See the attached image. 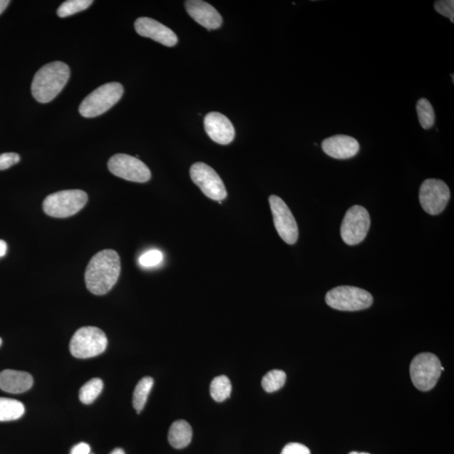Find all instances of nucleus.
<instances>
[{
  "label": "nucleus",
  "mask_w": 454,
  "mask_h": 454,
  "mask_svg": "<svg viewBox=\"0 0 454 454\" xmlns=\"http://www.w3.org/2000/svg\"><path fill=\"white\" fill-rule=\"evenodd\" d=\"M120 270V256L115 250L105 249L97 252L86 271L88 289L96 296H104L115 287Z\"/></svg>",
  "instance_id": "f257e3e1"
},
{
  "label": "nucleus",
  "mask_w": 454,
  "mask_h": 454,
  "mask_svg": "<svg viewBox=\"0 0 454 454\" xmlns=\"http://www.w3.org/2000/svg\"><path fill=\"white\" fill-rule=\"evenodd\" d=\"M70 78V68L63 62L45 65L35 74L31 84L32 96L36 101L46 104L62 91Z\"/></svg>",
  "instance_id": "f03ea898"
},
{
  "label": "nucleus",
  "mask_w": 454,
  "mask_h": 454,
  "mask_svg": "<svg viewBox=\"0 0 454 454\" xmlns=\"http://www.w3.org/2000/svg\"><path fill=\"white\" fill-rule=\"evenodd\" d=\"M86 192L70 190L56 192L46 197L42 205L44 212L54 218H68L76 215L88 202Z\"/></svg>",
  "instance_id": "7ed1b4c3"
},
{
  "label": "nucleus",
  "mask_w": 454,
  "mask_h": 454,
  "mask_svg": "<svg viewBox=\"0 0 454 454\" xmlns=\"http://www.w3.org/2000/svg\"><path fill=\"white\" fill-rule=\"evenodd\" d=\"M123 93L124 88L120 83H105L84 98L79 106V113L86 118L101 115L121 99Z\"/></svg>",
  "instance_id": "20e7f679"
},
{
  "label": "nucleus",
  "mask_w": 454,
  "mask_h": 454,
  "mask_svg": "<svg viewBox=\"0 0 454 454\" xmlns=\"http://www.w3.org/2000/svg\"><path fill=\"white\" fill-rule=\"evenodd\" d=\"M444 368L436 355L423 353L416 355L410 366L411 381L418 390L429 391L437 385Z\"/></svg>",
  "instance_id": "39448f33"
},
{
  "label": "nucleus",
  "mask_w": 454,
  "mask_h": 454,
  "mask_svg": "<svg viewBox=\"0 0 454 454\" xmlns=\"http://www.w3.org/2000/svg\"><path fill=\"white\" fill-rule=\"evenodd\" d=\"M108 339L104 331L96 326L81 327L70 341V353L77 358H90L104 353Z\"/></svg>",
  "instance_id": "423d86ee"
},
{
  "label": "nucleus",
  "mask_w": 454,
  "mask_h": 454,
  "mask_svg": "<svg viewBox=\"0 0 454 454\" xmlns=\"http://www.w3.org/2000/svg\"><path fill=\"white\" fill-rule=\"evenodd\" d=\"M326 302L332 309L343 311L365 310L373 305V298L367 290L354 287H339L330 290Z\"/></svg>",
  "instance_id": "0eeeda50"
},
{
  "label": "nucleus",
  "mask_w": 454,
  "mask_h": 454,
  "mask_svg": "<svg viewBox=\"0 0 454 454\" xmlns=\"http://www.w3.org/2000/svg\"><path fill=\"white\" fill-rule=\"evenodd\" d=\"M371 215L361 205H354L344 218L341 236L346 244L354 246L362 242L371 228Z\"/></svg>",
  "instance_id": "6e6552de"
},
{
  "label": "nucleus",
  "mask_w": 454,
  "mask_h": 454,
  "mask_svg": "<svg viewBox=\"0 0 454 454\" xmlns=\"http://www.w3.org/2000/svg\"><path fill=\"white\" fill-rule=\"evenodd\" d=\"M190 177L208 198L215 201H222L227 198L226 187L221 177L212 167L204 162H196L190 167Z\"/></svg>",
  "instance_id": "1a4fd4ad"
},
{
  "label": "nucleus",
  "mask_w": 454,
  "mask_h": 454,
  "mask_svg": "<svg viewBox=\"0 0 454 454\" xmlns=\"http://www.w3.org/2000/svg\"><path fill=\"white\" fill-rule=\"evenodd\" d=\"M450 196V190L443 180L428 179L421 185L420 203L421 207L429 215L441 214L445 210Z\"/></svg>",
  "instance_id": "9d476101"
},
{
  "label": "nucleus",
  "mask_w": 454,
  "mask_h": 454,
  "mask_svg": "<svg viewBox=\"0 0 454 454\" xmlns=\"http://www.w3.org/2000/svg\"><path fill=\"white\" fill-rule=\"evenodd\" d=\"M108 168L111 174L135 182H146L152 176L151 171L143 162L128 154H115L111 157L108 162Z\"/></svg>",
  "instance_id": "9b49d317"
},
{
  "label": "nucleus",
  "mask_w": 454,
  "mask_h": 454,
  "mask_svg": "<svg viewBox=\"0 0 454 454\" xmlns=\"http://www.w3.org/2000/svg\"><path fill=\"white\" fill-rule=\"evenodd\" d=\"M269 205L274 223L279 235L289 245L296 243L299 237L298 225L288 205L277 195H271Z\"/></svg>",
  "instance_id": "f8f14e48"
},
{
  "label": "nucleus",
  "mask_w": 454,
  "mask_h": 454,
  "mask_svg": "<svg viewBox=\"0 0 454 454\" xmlns=\"http://www.w3.org/2000/svg\"><path fill=\"white\" fill-rule=\"evenodd\" d=\"M138 34L148 37L166 46H174L177 43V36L170 28L153 19L140 17L135 22Z\"/></svg>",
  "instance_id": "ddd939ff"
},
{
  "label": "nucleus",
  "mask_w": 454,
  "mask_h": 454,
  "mask_svg": "<svg viewBox=\"0 0 454 454\" xmlns=\"http://www.w3.org/2000/svg\"><path fill=\"white\" fill-rule=\"evenodd\" d=\"M205 129L215 143L230 144L235 138V128L231 120L219 112H210L205 118Z\"/></svg>",
  "instance_id": "4468645a"
},
{
  "label": "nucleus",
  "mask_w": 454,
  "mask_h": 454,
  "mask_svg": "<svg viewBox=\"0 0 454 454\" xmlns=\"http://www.w3.org/2000/svg\"><path fill=\"white\" fill-rule=\"evenodd\" d=\"M185 8L189 15L200 26L208 30H215L222 25V17L210 4L201 0L185 1Z\"/></svg>",
  "instance_id": "2eb2a0df"
},
{
  "label": "nucleus",
  "mask_w": 454,
  "mask_h": 454,
  "mask_svg": "<svg viewBox=\"0 0 454 454\" xmlns=\"http://www.w3.org/2000/svg\"><path fill=\"white\" fill-rule=\"evenodd\" d=\"M321 148L331 158L349 159L357 155L360 147L355 138L346 135H336L323 140Z\"/></svg>",
  "instance_id": "dca6fc26"
},
{
  "label": "nucleus",
  "mask_w": 454,
  "mask_h": 454,
  "mask_svg": "<svg viewBox=\"0 0 454 454\" xmlns=\"http://www.w3.org/2000/svg\"><path fill=\"white\" fill-rule=\"evenodd\" d=\"M33 378L30 373L6 369L0 372V388L11 394H21L33 386Z\"/></svg>",
  "instance_id": "f3484780"
},
{
  "label": "nucleus",
  "mask_w": 454,
  "mask_h": 454,
  "mask_svg": "<svg viewBox=\"0 0 454 454\" xmlns=\"http://www.w3.org/2000/svg\"><path fill=\"white\" fill-rule=\"evenodd\" d=\"M193 432L190 425L184 420L175 421L168 432V441L172 447L177 449L185 448L191 442Z\"/></svg>",
  "instance_id": "a211bd4d"
},
{
  "label": "nucleus",
  "mask_w": 454,
  "mask_h": 454,
  "mask_svg": "<svg viewBox=\"0 0 454 454\" xmlns=\"http://www.w3.org/2000/svg\"><path fill=\"white\" fill-rule=\"evenodd\" d=\"M25 414V406L21 401L0 397V421L20 419Z\"/></svg>",
  "instance_id": "6ab92c4d"
},
{
  "label": "nucleus",
  "mask_w": 454,
  "mask_h": 454,
  "mask_svg": "<svg viewBox=\"0 0 454 454\" xmlns=\"http://www.w3.org/2000/svg\"><path fill=\"white\" fill-rule=\"evenodd\" d=\"M154 385L152 377L146 376L140 380L135 388L133 403L135 411L139 414L142 413L148 398Z\"/></svg>",
  "instance_id": "aec40b11"
},
{
  "label": "nucleus",
  "mask_w": 454,
  "mask_h": 454,
  "mask_svg": "<svg viewBox=\"0 0 454 454\" xmlns=\"http://www.w3.org/2000/svg\"><path fill=\"white\" fill-rule=\"evenodd\" d=\"M210 396L215 401L222 402L230 397L232 393V383L229 378L225 376H217L214 378L210 388Z\"/></svg>",
  "instance_id": "412c9836"
},
{
  "label": "nucleus",
  "mask_w": 454,
  "mask_h": 454,
  "mask_svg": "<svg viewBox=\"0 0 454 454\" xmlns=\"http://www.w3.org/2000/svg\"><path fill=\"white\" fill-rule=\"evenodd\" d=\"M104 388V383L100 378H95L83 386L79 391V400L83 404L90 405L95 401Z\"/></svg>",
  "instance_id": "4be33fe9"
},
{
  "label": "nucleus",
  "mask_w": 454,
  "mask_h": 454,
  "mask_svg": "<svg viewBox=\"0 0 454 454\" xmlns=\"http://www.w3.org/2000/svg\"><path fill=\"white\" fill-rule=\"evenodd\" d=\"M416 112H418L419 123L425 130H429L435 124V112L430 103L425 98L416 103Z\"/></svg>",
  "instance_id": "5701e85b"
},
{
  "label": "nucleus",
  "mask_w": 454,
  "mask_h": 454,
  "mask_svg": "<svg viewBox=\"0 0 454 454\" xmlns=\"http://www.w3.org/2000/svg\"><path fill=\"white\" fill-rule=\"evenodd\" d=\"M287 381V373L279 369H274L267 373L262 381V386L264 391L272 393L280 390Z\"/></svg>",
  "instance_id": "b1692460"
},
{
  "label": "nucleus",
  "mask_w": 454,
  "mask_h": 454,
  "mask_svg": "<svg viewBox=\"0 0 454 454\" xmlns=\"http://www.w3.org/2000/svg\"><path fill=\"white\" fill-rule=\"evenodd\" d=\"M93 3L92 0H68L61 4L58 9V16L65 18L86 11Z\"/></svg>",
  "instance_id": "393cba45"
},
{
  "label": "nucleus",
  "mask_w": 454,
  "mask_h": 454,
  "mask_svg": "<svg viewBox=\"0 0 454 454\" xmlns=\"http://www.w3.org/2000/svg\"><path fill=\"white\" fill-rule=\"evenodd\" d=\"M163 256L160 251L151 250L140 257L139 264L145 268L157 266L162 261Z\"/></svg>",
  "instance_id": "a878e982"
},
{
  "label": "nucleus",
  "mask_w": 454,
  "mask_h": 454,
  "mask_svg": "<svg viewBox=\"0 0 454 454\" xmlns=\"http://www.w3.org/2000/svg\"><path fill=\"white\" fill-rule=\"evenodd\" d=\"M435 9L443 16H445L454 22V1L453 0H439L435 2Z\"/></svg>",
  "instance_id": "bb28decb"
},
{
  "label": "nucleus",
  "mask_w": 454,
  "mask_h": 454,
  "mask_svg": "<svg viewBox=\"0 0 454 454\" xmlns=\"http://www.w3.org/2000/svg\"><path fill=\"white\" fill-rule=\"evenodd\" d=\"M21 158L15 153H6L0 155V170H6L20 162Z\"/></svg>",
  "instance_id": "cd10ccee"
},
{
  "label": "nucleus",
  "mask_w": 454,
  "mask_h": 454,
  "mask_svg": "<svg viewBox=\"0 0 454 454\" xmlns=\"http://www.w3.org/2000/svg\"><path fill=\"white\" fill-rule=\"evenodd\" d=\"M281 454H311L310 449L301 443H292L283 448Z\"/></svg>",
  "instance_id": "c85d7f7f"
},
{
  "label": "nucleus",
  "mask_w": 454,
  "mask_h": 454,
  "mask_svg": "<svg viewBox=\"0 0 454 454\" xmlns=\"http://www.w3.org/2000/svg\"><path fill=\"white\" fill-rule=\"evenodd\" d=\"M91 452V446L86 443H81L76 444L72 449L70 454H90Z\"/></svg>",
  "instance_id": "c756f323"
},
{
  "label": "nucleus",
  "mask_w": 454,
  "mask_h": 454,
  "mask_svg": "<svg viewBox=\"0 0 454 454\" xmlns=\"http://www.w3.org/2000/svg\"><path fill=\"white\" fill-rule=\"evenodd\" d=\"M6 252H7L6 242L3 240H0V257L6 255Z\"/></svg>",
  "instance_id": "7c9ffc66"
},
{
  "label": "nucleus",
  "mask_w": 454,
  "mask_h": 454,
  "mask_svg": "<svg viewBox=\"0 0 454 454\" xmlns=\"http://www.w3.org/2000/svg\"><path fill=\"white\" fill-rule=\"evenodd\" d=\"M9 0H0V15L6 11V9L8 7L9 4Z\"/></svg>",
  "instance_id": "2f4dec72"
},
{
  "label": "nucleus",
  "mask_w": 454,
  "mask_h": 454,
  "mask_svg": "<svg viewBox=\"0 0 454 454\" xmlns=\"http://www.w3.org/2000/svg\"><path fill=\"white\" fill-rule=\"evenodd\" d=\"M110 454H125L123 449L121 448H115L113 451L111 452Z\"/></svg>",
  "instance_id": "473e14b6"
},
{
  "label": "nucleus",
  "mask_w": 454,
  "mask_h": 454,
  "mask_svg": "<svg viewBox=\"0 0 454 454\" xmlns=\"http://www.w3.org/2000/svg\"><path fill=\"white\" fill-rule=\"evenodd\" d=\"M349 454H369V453H367L352 452V453H350Z\"/></svg>",
  "instance_id": "72a5a7b5"
},
{
  "label": "nucleus",
  "mask_w": 454,
  "mask_h": 454,
  "mask_svg": "<svg viewBox=\"0 0 454 454\" xmlns=\"http://www.w3.org/2000/svg\"><path fill=\"white\" fill-rule=\"evenodd\" d=\"M1 345H2V339H0V346H1Z\"/></svg>",
  "instance_id": "f704fd0d"
}]
</instances>
